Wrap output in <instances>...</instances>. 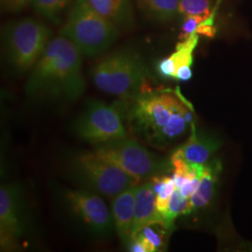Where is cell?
Masks as SVG:
<instances>
[{
	"mask_svg": "<svg viewBox=\"0 0 252 252\" xmlns=\"http://www.w3.org/2000/svg\"><path fill=\"white\" fill-rule=\"evenodd\" d=\"M119 102L131 133L162 148L180 138L192 125L193 112L180 92L145 91Z\"/></svg>",
	"mask_w": 252,
	"mask_h": 252,
	"instance_id": "1",
	"label": "cell"
},
{
	"mask_svg": "<svg viewBox=\"0 0 252 252\" xmlns=\"http://www.w3.org/2000/svg\"><path fill=\"white\" fill-rule=\"evenodd\" d=\"M81 51L67 37L51 39L26 83L34 99L74 101L85 90Z\"/></svg>",
	"mask_w": 252,
	"mask_h": 252,
	"instance_id": "2",
	"label": "cell"
},
{
	"mask_svg": "<svg viewBox=\"0 0 252 252\" xmlns=\"http://www.w3.org/2000/svg\"><path fill=\"white\" fill-rule=\"evenodd\" d=\"M91 77L100 91L133 98L146 90L149 72L142 58L131 49H120L102 57L95 63Z\"/></svg>",
	"mask_w": 252,
	"mask_h": 252,
	"instance_id": "3",
	"label": "cell"
},
{
	"mask_svg": "<svg viewBox=\"0 0 252 252\" xmlns=\"http://www.w3.org/2000/svg\"><path fill=\"white\" fill-rule=\"evenodd\" d=\"M66 170L71 180L81 188L106 198H114L141 181L94 151L71 154L67 158Z\"/></svg>",
	"mask_w": 252,
	"mask_h": 252,
	"instance_id": "4",
	"label": "cell"
},
{
	"mask_svg": "<svg viewBox=\"0 0 252 252\" xmlns=\"http://www.w3.org/2000/svg\"><path fill=\"white\" fill-rule=\"evenodd\" d=\"M60 35L70 39L81 53L94 57L106 52L119 36V27L95 11L87 0H75Z\"/></svg>",
	"mask_w": 252,
	"mask_h": 252,
	"instance_id": "5",
	"label": "cell"
},
{
	"mask_svg": "<svg viewBox=\"0 0 252 252\" xmlns=\"http://www.w3.org/2000/svg\"><path fill=\"white\" fill-rule=\"evenodd\" d=\"M52 30L36 19H21L8 24L3 30L4 53L17 72L30 70L51 41Z\"/></svg>",
	"mask_w": 252,
	"mask_h": 252,
	"instance_id": "6",
	"label": "cell"
},
{
	"mask_svg": "<svg viewBox=\"0 0 252 252\" xmlns=\"http://www.w3.org/2000/svg\"><path fill=\"white\" fill-rule=\"evenodd\" d=\"M94 152L140 180L163 175L172 164L129 137L95 145Z\"/></svg>",
	"mask_w": 252,
	"mask_h": 252,
	"instance_id": "7",
	"label": "cell"
},
{
	"mask_svg": "<svg viewBox=\"0 0 252 252\" xmlns=\"http://www.w3.org/2000/svg\"><path fill=\"white\" fill-rule=\"evenodd\" d=\"M122 113L119 102L107 105L99 100H91L74 123L73 131L80 139L94 146L126 138L128 133Z\"/></svg>",
	"mask_w": 252,
	"mask_h": 252,
	"instance_id": "8",
	"label": "cell"
},
{
	"mask_svg": "<svg viewBox=\"0 0 252 252\" xmlns=\"http://www.w3.org/2000/svg\"><path fill=\"white\" fill-rule=\"evenodd\" d=\"M27 215L22 189L17 184H5L0 189V243L4 251L17 247L26 234Z\"/></svg>",
	"mask_w": 252,
	"mask_h": 252,
	"instance_id": "9",
	"label": "cell"
},
{
	"mask_svg": "<svg viewBox=\"0 0 252 252\" xmlns=\"http://www.w3.org/2000/svg\"><path fill=\"white\" fill-rule=\"evenodd\" d=\"M101 195L89 189L67 190L64 199L73 213L89 228L93 234L108 236L114 228L111 211Z\"/></svg>",
	"mask_w": 252,
	"mask_h": 252,
	"instance_id": "10",
	"label": "cell"
},
{
	"mask_svg": "<svg viewBox=\"0 0 252 252\" xmlns=\"http://www.w3.org/2000/svg\"><path fill=\"white\" fill-rule=\"evenodd\" d=\"M137 185L125 189L111 201V216L118 236L128 245L133 231L135 193Z\"/></svg>",
	"mask_w": 252,
	"mask_h": 252,
	"instance_id": "11",
	"label": "cell"
},
{
	"mask_svg": "<svg viewBox=\"0 0 252 252\" xmlns=\"http://www.w3.org/2000/svg\"><path fill=\"white\" fill-rule=\"evenodd\" d=\"M153 224H161L165 227L156 208V193L153 183L149 180L141 185H137L132 235L140 232L146 226Z\"/></svg>",
	"mask_w": 252,
	"mask_h": 252,
	"instance_id": "12",
	"label": "cell"
},
{
	"mask_svg": "<svg viewBox=\"0 0 252 252\" xmlns=\"http://www.w3.org/2000/svg\"><path fill=\"white\" fill-rule=\"evenodd\" d=\"M100 15L118 27L131 28L135 24L133 0H87Z\"/></svg>",
	"mask_w": 252,
	"mask_h": 252,
	"instance_id": "13",
	"label": "cell"
},
{
	"mask_svg": "<svg viewBox=\"0 0 252 252\" xmlns=\"http://www.w3.org/2000/svg\"><path fill=\"white\" fill-rule=\"evenodd\" d=\"M190 127L191 133L189 139L175 153L190 163L205 164L211 155L215 153L218 143L209 137L199 135L193 124Z\"/></svg>",
	"mask_w": 252,
	"mask_h": 252,
	"instance_id": "14",
	"label": "cell"
},
{
	"mask_svg": "<svg viewBox=\"0 0 252 252\" xmlns=\"http://www.w3.org/2000/svg\"><path fill=\"white\" fill-rule=\"evenodd\" d=\"M139 10L157 22H168L177 16L180 0H135Z\"/></svg>",
	"mask_w": 252,
	"mask_h": 252,
	"instance_id": "15",
	"label": "cell"
},
{
	"mask_svg": "<svg viewBox=\"0 0 252 252\" xmlns=\"http://www.w3.org/2000/svg\"><path fill=\"white\" fill-rule=\"evenodd\" d=\"M218 167L219 165L218 166L206 165V170L204 172V175L202 176L200 180L198 189L189 198V206H190L191 211L207 207V205L210 203L214 194L217 175L219 173L217 170Z\"/></svg>",
	"mask_w": 252,
	"mask_h": 252,
	"instance_id": "16",
	"label": "cell"
},
{
	"mask_svg": "<svg viewBox=\"0 0 252 252\" xmlns=\"http://www.w3.org/2000/svg\"><path fill=\"white\" fill-rule=\"evenodd\" d=\"M150 180L153 183V189L156 193V208L158 214L162 218L165 228H167L165 219L167 215L170 198L174 190L176 189L175 181L173 178L165 175L153 177Z\"/></svg>",
	"mask_w": 252,
	"mask_h": 252,
	"instance_id": "17",
	"label": "cell"
},
{
	"mask_svg": "<svg viewBox=\"0 0 252 252\" xmlns=\"http://www.w3.org/2000/svg\"><path fill=\"white\" fill-rule=\"evenodd\" d=\"M191 210L189 206V199L184 197L180 193V189L176 188L169 202V207L165 219L166 227L169 228L177 217L181 214H189Z\"/></svg>",
	"mask_w": 252,
	"mask_h": 252,
	"instance_id": "18",
	"label": "cell"
},
{
	"mask_svg": "<svg viewBox=\"0 0 252 252\" xmlns=\"http://www.w3.org/2000/svg\"><path fill=\"white\" fill-rule=\"evenodd\" d=\"M69 0H34L33 7L37 13L52 21H58Z\"/></svg>",
	"mask_w": 252,
	"mask_h": 252,
	"instance_id": "19",
	"label": "cell"
},
{
	"mask_svg": "<svg viewBox=\"0 0 252 252\" xmlns=\"http://www.w3.org/2000/svg\"><path fill=\"white\" fill-rule=\"evenodd\" d=\"M210 6V0H180L179 12L184 17L199 15L209 18Z\"/></svg>",
	"mask_w": 252,
	"mask_h": 252,
	"instance_id": "20",
	"label": "cell"
},
{
	"mask_svg": "<svg viewBox=\"0 0 252 252\" xmlns=\"http://www.w3.org/2000/svg\"><path fill=\"white\" fill-rule=\"evenodd\" d=\"M157 224H153V225L146 226L140 232L144 235L145 237L153 244L154 249L156 252L162 251L163 248V234L156 229Z\"/></svg>",
	"mask_w": 252,
	"mask_h": 252,
	"instance_id": "21",
	"label": "cell"
},
{
	"mask_svg": "<svg viewBox=\"0 0 252 252\" xmlns=\"http://www.w3.org/2000/svg\"><path fill=\"white\" fill-rule=\"evenodd\" d=\"M207 18L204 16L193 15V16H186L184 19V24L181 28L180 38L181 40H184L188 38L192 33L196 32V29L199 25H201L205 20Z\"/></svg>",
	"mask_w": 252,
	"mask_h": 252,
	"instance_id": "22",
	"label": "cell"
},
{
	"mask_svg": "<svg viewBox=\"0 0 252 252\" xmlns=\"http://www.w3.org/2000/svg\"><path fill=\"white\" fill-rule=\"evenodd\" d=\"M34 0H1V7L6 11L17 12L25 9Z\"/></svg>",
	"mask_w": 252,
	"mask_h": 252,
	"instance_id": "23",
	"label": "cell"
},
{
	"mask_svg": "<svg viewBox=\"0 0 252 252\" xmlns=\"http://www.w3.org/2000/svg\"><path fill=\"white\" fill-rule=\"evenodd\" d=\"M158 71L164 78H175L176 65L170 56L160 61L158 64Z\"/></svg>",
	"mask_w": 252,
	"mask_h": 252,
	"instance_id": "24",
	"label": "cell"
},
{
	"mask_svg": "<svg viewBox=\"0 0 252 252\" xmlns=\"http://www.w3.org/2000/svg\"><path fill=\"white\" fill-rule=\"evenodd\" d=\"M196 33L200 35L207 36V37H214L216 34V28L213 27V15L209 18L205 20L201 25H199Z\"/></svg>",
	"mask_w": 252,
	"mask_h": 252,
	"instance_id": "25",
	"label": "cell"
},
{
	"mask_svg": "<svg viewBox=\"0 0 252 252\" xmlns=\"http://www.w3.org/2000/svg\"><path fill=\"white\" fill-rule=\"evenodd\" d=\"M202 177H195L194 179L189 180V182H187L184 186H182L180 188V193L186 197V198L189 199L194 193L195 191L198 189L199 183L201 180Z\"/></svg>",
	"mask_w": 252,
	"mask_h": 252,
	"instance_id": "26",
	"label": "cell"
},
{
	"mask_svg": "<svg viewBox=\"0 0 252 252\" xmlns=\"http://www.w3.org/2000/svg\"><path fill=\"white\" fill-rule=\"evenodd\" d=\"M191 76L192 72L190 65H182L177 69L174 79H177L179 81H187L191 79Z\"/></svg>",
	"mask_w": 252,
	"mask_h": 252,
	"instance_id": "27",
	"label": "cell"
}]
</instances>
